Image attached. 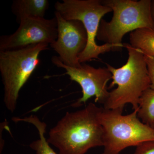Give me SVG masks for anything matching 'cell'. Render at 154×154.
I'll use <instances>...</instances> for the list:
<instances>
[{"label": "cell", "mask_w": 154, "mask_h": 154, "mask_svg": "<svg viewBox=\"0 0 154 154\" xmlns=\"http://www.w3.org/2000/svg\"><path fill=\"white\" fill-rule=\"evenodd\" d=\"M134 154H154V141L144 142L137 146Z\"/></svg>", "instance_id": "obj_14"}, {"label": "cell", "mask_w": 154, "mask_h": 154, "mask_svg": "<svg viewBox=\"0 0 154 154\" xmlns=\"http://www.w3.org/2000/svg\"><path fill=\"white\" fill-rule=\"evenodd\" d=\"M138 110L123 115V110L102 107L100 120L104 130V144L102 154H119L128 147L154 141V128L141 121Z\"/></svg>", "instance_id": "obj_5"}, {"label": "cell", "mask_w": 154, "mask_h": 154, "mask_svg": "<svg viewBox=\"0 0 154 154\" xmlns=\"http://www.w3.org/2000/svg\"><path fill=\"white\" fill-rule=\"evenodd\" d=\"M137 116L145 124L151 125L154 122V90L149 88L143 92L139 103Z\"/></svg>", "instance_id": "obj_13"}, {"label": "cell", "mask_w": 154, "mask_h": 154, "mask_svg": "<svg viewBox=\"0 0 154 154\" xmlns=\"http://www.w3.org/2000/svg\"><path fill=\"white\" fill-rule=\"evenodd\" d=\"M48 46L47 43H39L19 49L0 51L4 102L11 113L17 108L20 90L40 64L39 54L48 49Z\"/></svg>", "instance_id": "obj_4"}, {"label": "cell", "mask_w": 154, "mask_h": 154, "mask_svg": "<svg viewBox=\"0 0 154 154\" xmlns=\"http://www.w3.org/2000/svg\"><path fill=\"white\" fill-rule=\"evenodd\" d=\"M57 20L58 36L51 44L58 54L59 59L67 66L78 67L81 66L79 57L85 49L88 41L85 26L79 20H66L55 11Z\"/></svg>", "instance_id": "obj_9"}, {"label": "cell", "mask_w": 154, "mask_h": 154, "mask_svg": "<svg viewBox=\"0 0 154 154\" xmlns=\"http://www.w3.org/2000/svg\"><path fill=\"white\" fill-rule=\"evenodd\" d=\"M144 55L151 81L150 88L154 90V57Z\"/></svg>", "instance_id": "obj_15"}, {"label": "cell", "mask_w": 154, "mask_h": 154, "mask_svg": "<svg viewBox=\"0 0 154 154\" xmlns=\"http://www.w3.org/2000/svg\"><path fill=\"white\" fill-rule=\"evenodd\" d=\"M131 45L140 50L145 55L154 57V29L140 28L131 32Z\"/></svg>", "instance_id": "obj_12"}, {"label": "cell", "mask_w": 154, "mask_h": 154, "mask_svg": "<svg viewBox=\"0 0 154 154\" xmlns=\"http://www.w3.org/2000/svg\"><path fill=\"white\" fill-rule=\"evenodd\" d=\"M51 61L57 67L64 69L65 74L82 88V96L72 104V107H79L93 97L96 103L104 105L110 93L107 84L112 79V74L107 68H96L84 63L78 67H71L64 64L57 56L53 57Z\"/></svg>", "instance_id": "obj_7"}, {"label": "cell", "mask_w": 154, "mask_h": 154, "mask_svg": "<svg viewBox=\"0 0 154 154\" xmlns=\"http://www.w3.org/2000/svg\"><path fill=\"white\" fill-rule=\"evenodd\" d=\"M151 126L152 127V128H153L154 129V122L152 124V125H151Z\"/></svg>", "instance_id": "obj_17"}, {"label": "cell", "mask_w": 154, "mask_h": 154, "mask_svg": "<svg viewBox=\"0 0 154 154\" xmlns=\"http://www.w3.org/2000/svg\"><path fill=\"white\" fill-rule=\"evenodd\" d=\"M103 5L112 9L110 22L102 19L97 38L105 43L113 45L119 51L124 47L122 43L125 35L140 28L154 29L151 12V0H103Z\"/></svg>", "instance_id": "obj_3"}, {"label": "cell", "mask_w": 154, "mask_h": 154, "mask_svg": "<svg viewBox=\"0 0 154 154\" xmlns=\"http://www.w3.org/2000/svg\"><path fill=\"white\" fill-rule=\"evenodd\" d=\"M49 6L47 0H15L11 10L19 23L26 18H44Z\"/></svg>", "instance_id": "obj_10"}, {"label": "cell", "mask_w": 154, "mask_h": 154, "mask_svg": "<svg viewBox=\"0 0 154 154\" xmlns=\"http://www.w3.org/2000/svg\"><path fill=\"white\" fill-rule=\"evenodd\" d=\"M13 34L1 36L0 51L19 49L39 43L52 44L58 36L57 20L28 18L19 22Z\"/></svg>", "instance_id": "obj_8"}, {"label": "cell", "mask_w": 154, "mask_h": 154, "mask_svg": "<svg viewBox=\"0 0 154 154\" xmlns=\"http://www.w3.org/2000/svg\"><path fill=\"white\" fill-rule=\"evenodd\" d=\"M123 45L128 52L126 63L119 68L107 64L112 75V82L108 89L117 86L110 92L104 104L103 108L107 110H123L128 104L131 105L133 110H137L141 96L150 88V79L143 53L130 44Z\"/></svg>", "instance_id": "obj_2"}, {"label": "cell", "mask_w": 154, "mask_h": 154, "mask_svg": "<svg viewBox=\"0 0 154 154\" xmlns=\"http://www.w3.org/2000/svg\"><path fill=\"white\" fill-rule=\"evenodd\" d=\"M56 11L66 20H79L83 23L88 34L85 49L79 57L80 63L99 59V56L110 51H119L113 45L97 44L96 38L102 17L112 12L101 0H63L56 2Z\"/></svg>", "instance_id": "obj_6"}, {"label": "cell", "mask_w": 154, "mask_h": 154, "mask_svg": "<svg viewBox=\"0 0 154 154\" xmlns=\"http://www.w3.org/2000/svg\"><path fill=\"white\" fill-rule=\"evenodd\" d=\"M12 120L15 122H24L34 125L38 131L39 138L33 141L29 146L35 152L36 154H58L51 148L45 137L47 125L42 121L36 116L31 115L24 118L14 117Z\"/></svg>", "instance_id": "obj_11"}, {"label": "cell", "mask_w": 154, "mask_h": 154, "mask_svg": "<svg viewBox=\"0 0 154 154\" xmlns=\"http://www.w3.org/2000/svg\"><path fill=\"white\" fill-rule=\"evenodd\" d=\"M151 12L152 19L154 23V0L151 1Z\"/></svg>", "instance_id": "obj_16"}, {"label": "cell", "mask_w": 154, "mask_h": 154, "mask_svg": "<svg viewBox=\"0 0 154 154\" xmlns=\"http://www.w3.org/2000/svg\"><path fill=\"white\" fill-rule=\"evenodd\" d=\"M102 109L91 102L82 109L67 112L50 130L47 141L59 154H85L90 149L103 146Z\"/></svg>", "instance_id": "obj_1"}]
</instances>
